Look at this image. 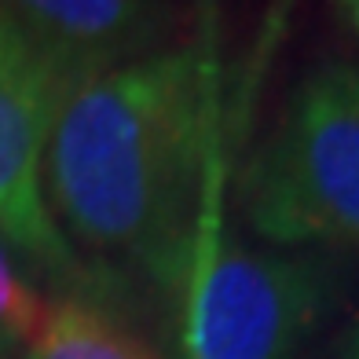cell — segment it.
<instances>
[{"label": "cell", "instance_id": "cell-4", "mask_svg": "<svg viewBox=\"0 0 359 359\" xmlns=\"http://www.w3.org/2000/svg\"><path fill=\"white\" fill-rule=\"evenodd\" d=\"M74 74L0 11V246L55 286L85 283V260L48 205L44 161Z\"/></svg>", "mask_w": 359, "mask_h": 359}, {"label": "cell", "instance_id": "cell-2", "mask_svg": "<svg viewBox=\"0 0 359 359\" xmlns=\"http://www.w3.org/2000/svg\"><path fill=\"white\" fill-rule=\"evenodd\" d=\"M242 205L271 246L359 250V62H323L293 85L242 176Z\"/></svg>", "mask_w": 359, "mask_h": 359}, {"label": "cell", "instance_id": "cell-6", "mask_svg": "<svg viewBox=\"0 0 359 359\" xmlns=\"http://www.w3.org/2000/svg\"><path fill=\"white\" fill-rule=\"evenodd\" d=\"M22 359H151L140 341L121 330L103 308L81 297L44 304Z\"/></svg>", "mask_w": 359, "mask_h": 359}, {"label": "cell", "instance_id": "cell-5", "mask_svg": "<svg viewBox=\"0 0 359 359\" xmlns=\"http://www.w3.org/2000/svg\"><path fill=\"white\" fill-rule=\"evenodd\" d=\"M0 11L74 77L165 48L158 0H0Z\"/></svg>", "mask_w": 359, "mask_h": 359}, {"label": "cell", "instance_id": "cell-1", "mask_svg": "<svg viewBox=\"0 0 359 359\" xmlns=\"http://www.w3.org/2000/svg\"><path fill=\"white\" fill-rule=\"evenodd\" d=\"M217 81L198 48L165 44L77 77L48 143V205L81 253L133 268L165 297L209 217Z\"/></svg>", "mask_w": 359, "mask_h": 359}, {"label": "cell", "instance_id": "cell-7", "mask_svg": "<svg viewBox=\"0 0 359 359\" xmlns=\"http://www.w3.org/2000/svg\"><path fill=\"white\" fill-rule=\"evenodd\" d=\"M44 304L26 283V271L0 246V359H22Z\"/></svg>", "mask_w": 359, "mask_h": 359}, {"label": "cell", "instance_id": "cell-9", "mask_svg": "<svg viewBox=\"0 0 359 359\" xmlns=\"http://www.w3.org/2000/svg\"><path fill=\"white\" fill-rule=\"evenodd\" d=\"M345 359H359V323L352 326V334H348V345H345Z\"/></svg>", "mask_w": 359, "mask_h": 359}, {"label": "cell", "instance_id": "cell-3", "mask_svg": "<svg viewBox=\"0 0 359 359\" xmlns=\"http://www.w3.org/2000/svg\"><path fill=\"white\" fill-rule=\"evenodd\" d=\"M176 359H301L326 308L323 264L202 227L172 290Z\"/></svg>", "mask_w": 359, "mask_h": 359}, {"label": "cell", "instance_id": "cell-8", "mask_svg": "<svg viewBox=\"0 0 359 359\" xmlns=\"http://www.w3.org/2000/svg\"><path fill=\"white\" fill-rule=\"evenodd\" d=\"M334 8H337L341 19H345V26L359 37V0H334Z\"/></svg>", "mask_w": 359, "mask_h": 359}]
</instances>
